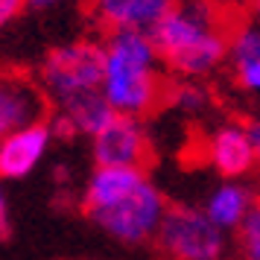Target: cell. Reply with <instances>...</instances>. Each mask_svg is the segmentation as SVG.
<instances>
[{"label":"cell","mask_w":260,"mask_h":260,"mask_svg":"<svg viewBox=\"0 0 260 260\" xmlns=\"http://www.w3.org/2000/svg\"><path fill=\"white\" fill-rule=\"evenodd\" d=\"M246 15H251V18L260 21V0H248V12Z\"/></svg>","instance_id":"18"},{"label":"cell","mask_w":260,"mask_h":260,"mask_svg":"<svg viewBox=\"0 0 260 260\" xmlns=\"http://www.w3.org/2000/svg\"><path fill=\"white\" fill-rule=\"evenodd\" d=\"M152 243L167 260H222L228 231L199 205H170Z\"/></svg>","instance_id":"5"},{"label":"cell","mask_w":260,"mask_h":260,"mask_svg":"<svg viewBox=\"0 0 260 260\" xmlns=\"http://www.w3.org/2000/svg\"><path fill=\"white\" fill-rule=\"evenodd\" d=\"M29 6V0H0V32Z\"/></svg>","instance_id":"14"},{"label":"cell","mask_w":260,"mask_h":260,"mask_svg":"<svg viewBox=\"0 0 260 260\" xmlns=\"http://www.w3.org/2000/svg\"><path fill=\"white\" fill-rule=\"evenodd\" d=\"M234 246L243 260H260V199L234 231Z\"/></svg>","instance_id":"13"},{"label":"cell","mask_w":260,"mask_h":260,"mask_svg":"<svg viewBox=\"0 0 260 260\" xmlns=\"http://www.w3.org/2000/svg\"><path fill=\"white\" fill-rule=\"evenodd\" d=\"M94 167H146L152 158V141L143 117L114 114L91 138Z\"/></svg>","instance_id":"6"},{"label":"cell","mask_w":260,"mask_h":260,"mask_svg":"<svg viewBox=\"0 0 260 260\" xmlns=\"http://www.w3.org/2000/svg\"><path fill=\"white\" fill-rule=\"evenodd\" d=\"M103 50V96L117 114L146 117L164 106L170 82L149 32H111Z\"/></svg>","instance_id":"3"},{"label":"cell","mask_w":260,"mask_h":260,"mask_svg":"<svg viewBox=\"0 0 260 260\" xmlns=\"http://www.w3.org/2000/svg\"><path fill=\"white\" fill-rule=\"evenodd\" d=\"M170 202L146 167H94L82 187V211L123 246L152 243Z\"/></svg>","instance_id":"1"},{"label":"cell","mask_w":260,"mask_h":260,"mask_svg":"<svg viewBox=\"0 0 260 260\" xmlns=\"http://www.w3.org/2000/svg\"><path fill=\"white\" fill-rule=\"evenodd\" d=\"M257 196H260V187H254L248 178H222L205 196L202 208L222 231L234 234L243 225V219L251 213V208L257 205Z\"/></svg>","instance_id":"11"},{"label":"cell","mask_w":260,"mask_h":260,"mask_svg":"<svg viewBox=\"0 0 260 260\" xmlns=\"http://www.w3.org/2000/svg\"><path fill=\"white\" fill-rule=\"evenodd\" d=\"M246 132H248V138H251L254 152H257V158H260V114H257V117H248L246 120Z\"/></svg>","instance_id":"15"},{"label":"cell","mask_w":260,"mask_h":260,"mask_svg":"<svg viewBox=\"0 0 260 260\" xmlns=\"http://www.w3.org/2000/svg\"><path fill=\"white\" fill-rule=\"evenodd\" d=\"M103 41L76 38L53 47L38 68V85L50 100V108H64L82 96L103 91Z\"/></svg>","instance_id":"4"},{"label":"cell","mask_w":260,"mask_h":260,"mask_svg":"<svg viewBox=\"0 0 260 260\" xmlns=\"http://www.w3.org/2000/svg\"><path fill=\"white\" fill-rule=\"evenodd\" d=\"M257 199H260V196H257Z\"/></svg>","instance_id":"19"},{"label":"cell","mask_w":260,"mask_h":260,"mask_svg":"<svg viewBox=\"0 0 260 260\" xmlns=\"http://www.w3.org/2000/svg\"><path fill=\"white\" fill-rule=\"evenodd\" d=\"M53 141H56V129L50 120L29 123L24 129H15L6 138H0V178L3 181L26 178L47 158Z\"/></svg>","instance_id":"8"},{"label":"cell","mask_w":260,"mask_h":260,"mask_svg":"<svg viewBox=\"0 0 260 260\" xmlns=\"http://www.w3.org/2000/svg\"><path fill=\"white\" fill-rule=\"evenodd\" d=\"M205 161L222 178H248L260 167V158L251 146L246 123L225 120L213 126L205 138Z\"/></svg>","instance_id":"7"},{"label":"cell","mask_w":260,"mask_h":260,"mask_svg":"<svg viewBox=\"0 0 260 260\" xmlns=\"http://www.w3.org/2000/svg\"><path fill=\"white\" fill-rule=\"evenodd\" d=\"M64 3H76V0H29L32 9H56V6H64Z\"/></svg>","instance_id":"16"},{"label":"cell","mask_w":260,"mask_h":260,"mask_svg":"<svg viewBox=\"0 0 260 260\" xmlns=\"http://www.w3.org/2000/svg\"><path fill=\"white\" fill-rule=\"evenodd\" d=\"M176 0H88V15L106 36L152 32Z\"/></svg>","instance_id":"10"},{"label":"cell","mask_w":260,"mask_h":260,"mask_svg":"<svg viewBox=\"0 0 260 260\" xmlns=\"http://www.w3.org/2000/svg\"><path fill=\"white\" fill-rule=\"evenodd\" d=\"M167 106H173L181 114H202L211 106V91L199 79H178L167 88Z\"/></svg>","instance_id":"12"},{"label":"cell","mask_w":260,"mask_h":260,"mask_svg":"<svg viewBox=\"0 0 260 260\" xmlns=\"http://www.w3.org/2000/svg\"><path fill=\"white\" fill-rule=\"evenodd\" d=\"M9 228V208H6V196L0 193V234H6Z\"/></svg>","instance_id":"17"},{"label":"cell","mask_w":260,"mask_h":260,"mask_svg":"<svg viewBox=\"0 0 260 260\" xmlns=\"http://www.w3.org/2000/svg\"><path fill=\"white\" fill-rule=\"evenodd\" d=\"M47 111L50 100L38 79H29L24 73H0V138L29 123L47 120Z\"/></svg>","instance_id":"9"},{"label":"cell","mask_w":260,"mask_h":260,"mask_svg":"<svg viewBox=\"0 0 260 260\" xmlns=\"http://www.w3.org/2000/svg\"><path fill=\"white\" fill-rule=\"evenodd\" d=\"M231 21L216 0H176L149 36L170 76L202 82L228 64Z\"/></svg>","instance_id":"2"}]
</instances>
